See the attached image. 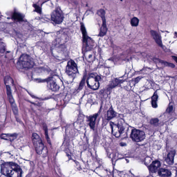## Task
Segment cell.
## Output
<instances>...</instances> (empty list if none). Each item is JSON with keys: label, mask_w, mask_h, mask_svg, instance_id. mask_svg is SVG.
Masks as SVG:
<instances>
[{"label": "cell", "mask_w": 177, "mask_h": 177, "mask_svg": "<svg viewBox=\"0 0 177 177\" xmlns=\"http://www.w3.org/2000/svg\"><path fill=\"white\" fill-rule=\"evenodd\" d=\"M151 34L156 43L160 46H162V41L159 34L156 31L153 30H152L151 31Z\"/></svg>", "instance_id": "cell-12"}, {"label": "cell", "mask_w": 177, "mask_h": 177, "mask_svg": "<svg viewBox=\"0 0 177 177\" xmlns=\"http://www.w3.org/2000/svg\"><path fill=\"white\" fill-rule=\"evenodd\" d=\"M175 150L171 151L169 152L167 156L166 162L169 165H172L174 163V157L175 155Z\"/></svg>", "instance_id": "cell-13"}, {"label": "cell", "mask_w": 177, "mask_h": 177, "mask_svg": "<svg viewBox=\"0 0 177 177\" xmlns=\"http://www.w3.org/2000/svg\"><path fill=\"white\" fill-rule=\"evenodd\" d=\"M1 138L4 140L12 141L16 137V135L13 134H3L1 135Z\"/></svg>", "instance_id": "cell-16"}, {"label": "cell", "mask_w": 177, "mask_h": 177, "mask_svg": "<svg viewBox=\"0 0 177 177\" xmlns=\"http://www.w3.org/2000/svg\"><path fill=\"white\" fill-rule=\"evenodd\" d=\"M139 20L137 17L133 18L131 21V24L133 27H137L139 25Z\"/></svg>", "instance_id": "cell-22"}, {"label": "cell", "mask_w": 177, "mask_h": 177, "mask_svg": "<svg viewBox=\"0 0 177 177\" xmlns=\"http://www.w3.org/2000/svg\"><path fill=\"white\" fill-rule=\"evenodd\" d=\"M57 78V76H56ZM55 77H53L49 80L48 82V86L49 88L53 91H57L60 89L58 80L56 79Z\"/></svg>", "instance_id": "cell-9"}, {"label": "cell", "mask_w": 177, "mask_h": 177, "mask_svg": "<svg viewBox=\"0 0 177 177\" xmlns=\"http://www.w3.org/2000/svg\"><path fill=\"white\" fill-rule=\"evenodd\" d=\"M173 109V107L172 106H170L168 107V108L167 109V111L168 113H170L172 111Z\"/></svg>", "instance_id": "cell-26"}, {"label": "cell", "mask_w": 177, "mask_h": 177, "mask_svg": "<svg viewBox=\"0 0 177 177\" xmlns=\"http://www.w3.org/2000/svg\"><path fill=\"white\" fill-rule=\"evenodd\" d=\"M43 127L45 132V134L46 139H47V141H48V143H50V144H51V142H50V139H49V136H48V128H47L46 124H43Z\"/></svg>", "instance_id": "cell-23"}, {"label": "cell", "mask_w": 177, "mask_h": 177, "mask_svg": "<svg viewBox=\"0 0 177 177\" xmlns=\"http://www.w3.org/2000/svg\"><path fill=\"white\" fill-rule=\"evenodd\" d=\"M116 116V114L115 112L112 110V109H110L107 112V118L108 119L110 120Z\"/></svg>", "instance_id": "cell-20"}, {"label": "cell", "mask_w": 177, "mask_h": 177, "mask_svg": "<svg viewBox=\"0 0 177 177\" xmlns=\"http://www.w3.org/2000/svg\"><path fill=\"white\" fill-rule=\"evenodd\" d=\"M158 96L156 94H154L152 97V105L154 108H156L158 106L157 101L158 100Z\"/></svg>", "instance_id": "cell-18"}, {"label": "cell", "mask_w": 177, "mask_h": 177, "mask_svg": "<svg viewBox=\"0 0 177 177\" xmlns=\"http://www.w3.org/2000/svg\"><path fill=\"white\" fill-rule=\"evenodd\" d=\"M33 7H34V9H35V11L36 12L39 14H41L42 12L41 9L39 6L37 5L36 4H34L33 5Z\"/></svg>", "instance_id": "cell-24"}, {"label": "cell", "mask_w": 177, "mask_h": 177, "mask_svg": "<svg viewBox=\"0 0 177 177\" xmlns=\"http://www.w3.org/2000/svg\"><path fill=\"white\" fill-rule=\"evenodd\" d=\"M6 51V44L3 42L0 41V53H5Z\"/></svg>", "instance_id": "cell-21"}, {"label": "cell", "mask_w": 177, "mask_h": 177, "mask_svg": "<svg viewBox=\"0 0 177 177\" xmlns=\"http://www.w3.org/2000/svg\"><path fill=\"white\" fill-rule=\"evenodd\" d=\"M6 89H7V95H8V99L9 102L11 103V105L15 104L14 99L11 94L10 87L9 85L6 86Z\"/></svg>", "instance_id": "cell-15"}, {"label": "cell", "mask_w": 177, "mask_h": 177, "mask_svg": "<svg viewBox=\"0 0 177 177\" xmlns=\"http://www.w3.org/2000/svg\"><path fill=\"white\" fill-rule=\"evenodd\" d=\"M131 137L135 142H141L144 140L145 137V135L143 131L134 129L132 131Z\"/></svg>", "instance_id": "cell-8"}, {"label": "cell", "mask_w": 177, "mask_h": 177, "mask_svg": "<svg viewBox=\"0 0 177 177\" xmlns=\"http://www.w3.org/2000/svg\"><path fill=\"white\" fill-rule=\"evenodd\" d=\"M18 65L20 68L31 69L34 65L33 58L27 54H23L20 56L18 61Z\"/></svg>", "instance_id": "cell-2"}, {"label": "cell", "mask_w": 177, "mask_h": 177, "mask_svg": "<svg viewBox=\"0 0 177 177\" xmlns=\"http://www.w3.org/2000/svg\"><path fill=\"white\" fill-rule=\"evenodd\" d=\"M66 72L69 76L74 77L78 73L77 66L73 61L70 60L68 63Z\"/></svg>", "instance_id": "cell-7"}, {"label": "cell", "mask_w": 177, "mask_h": 177, "mask_svg": "<svg viewBox=\"0 0 177 177\" xmlns=\"http://www.w3.org/2000/svg\"><path fill=\"white\" fill-rule=\"evenodd\" d=\"M32 140L36 151L38 154H42L44 146L39 136L36 133H33L32 136Z\"/></svg>", "instance_id": "cell-4"}, {"label": "cell", "mask_w": 177, "mask_h": 177, "mask_svg": "<svg viewBox=\"0 0 177 177\" xmlns=\"http://www.w3.org/2000/svg\"><path fill=\"white\" fill-rule=\"evenodd\" d=\"M172 58L176 62L177 57L175 56H172Z\"/></svg>", "instance_id": "cell-27"}, {"label": "cell", "mask_w": 177, "mask_h": 177, "mask_svg": "<svg viewBox=\"0 0 177 177\" xmlns=\"http://www.w3.org/2000/svg\"><path fill=\"white\" fill-rule=\"evenodd\" d=\"M98 116V114H96L92 116L90 119V126L91 128L94 129L95 127V121Z\"/></svg>", "instance_id": "cell-19"}, {"label": "cell", "mask_w": 177, "mask_h": 177, "mask_svg": "<svg viewBox=\"0 0 177 177\" xmlns=\"http://www.w3.org/2000/svg\"><path fill=\"white\" fill-rule=\"evenodd\" d=\"M158 122H159V120L156 118L152 119L150 121V123L152 124H155L156 123H158Z\"/></svg>", "instance_id": "cell-25"}, {"label": "cell", "mask_w": 177, "mask_h": 177, "mask_svg": "<svg viewBox=\"0 0 177 177\" xmlns=\"http://www.w3.org/2000/svg\"><path fill=\"white\" fill-rule=\"evenodd\" d=\"M97 14L102 19V24L99 36H103L106 35L107 31L105 18V11L104 9H100L97 11Z\"/></svg>", "instance_id": "cell-6"}, {"label": "cell", "mask_w": 177, "mask_h": 177, "mask_svg": "<svg viewBox=\"0 0 177 177\" xmlns=\"http://www.w3.org/2000/svg\"><path fill=\"white\" fill-rule=\"evenodd\" d=\"M1 172L8 177H21L22 174V170L19 166L12 162H7L2 164Z\"/></svg>", "instance_id": "cell-1"}, {"label": "cell", "mask_w": 177, "mask_h": 177, "mask_svg": "<svg viewBox=\"0 0 177 177\" xmlns=\"http://www.w3.org/2000/svg\"><path fill=\"white\" fill-rule=\"evenodd\" d=\"M51 17L52 21L57 24H61L64 18L63 12L60 7H58L51 12Z\"/></svg>", "instance_id": "cell-3"}, {"label": "cell", "mask_w": 177, "mask_h": 177, "mask_svg": "<svg viewBox=\"0 0 177 177\" xmlns=\"http://www.w3.org/2000/svg\"><path fill=\"white\" fill-rule=\"evenodd\" d=\"M161 166V163L158 161H154L150 165L149 170L152 173H155L158 171V169Z\"/></svg>", "instance_id": "cell-11"}, {"label": "cell", "mask_w": 177, "mask_h": 177, "mask_svg": "<svg viewBox=\"0 0 177 177\" xmlns=\"http://www.w3.org/2000/svg\"><path fill=\"white\" fill-rule=\"evenodd\" d=\"M100 77L98 75L94 74H91L87 80V83L89 87L91 89L96 90L99 88V81Z\"/></svg>", "instance_id": "cell-5"}, {"label": "cell", "mask_w": 177, "mask_h": 177, "mask_svg": "<svg viewBox=\"0 0 177 177\" xmlns=\"http://www.w3.org/2000/svg\"><path fill=\"white\" fill-rule=\"evenodd\" d=\"M110 125L112 127V133L113 135L116 137H119L122 131L123 130L122 127L119 124H115L113 122H110Z\"/></svg>", "instance_id": "cell-10"}, {"label": "cell", "mask_w": 177, "mask_h": 177, "mask_svg": "<svg viewBox=\"0 0 177 177\" xmlns=\"http://www.w3.org/2000/svg\"><path fill=\"white\" fill-rule=\"evenodd\" d=\"M12 19L17 21L21 22L23 21V17L19 12L15 11L12 15Z\"/></svg>", "instance_id": "cell-14"}, {"label": "cell", "mask_w": 177, "mask_h": 177, "mask_svg": "<svg viewBox=\"0 0 177 177\" xmlns=\"http://www.w3.org/2000/svg\"><path fill=\"white\" fill-rule=\"evenodd\" d=\"M159 174L161 177H169L171 175V173L167 169L161 168L159 170Z\"/></svg>", "instance_id": "cell-17"}]
</instances>
